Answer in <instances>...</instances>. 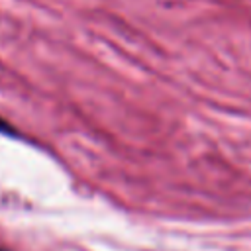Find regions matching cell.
<instances>
[{"label":"cell","mask_w":251,"mask_h":251,"mask_svg":"<svg viewBox=\"0 0 251 251\" xmlns=\"http://www.w3.org/2000/svg\"><path fill=\"white\" fill-rule=\"evenodd\" d=\"M0 129H4V131H6V129H10V127H8V126H6V124L0 120Z\"/></svg>","instance_id":"cell-1"},{"label":"cell","mask_w":251,"mask_h":251,"mask_svg":"<svg viewBox=\"0 0 251 251\" xmlns=\"http://www.w3.org/2000/svg\"><path fill=\"white\" fill-rule=\"evenodd\" d=\"M0 251H6V249H2V247H0Z\"/></svg>","instance_id":"cell-2"}]
</instances>
